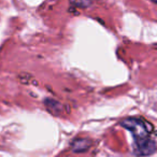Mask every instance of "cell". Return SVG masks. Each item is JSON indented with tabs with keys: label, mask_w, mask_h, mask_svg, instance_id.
I'll return each instance as SVG.
<instances>
[{
	"label": "cell",
	"mask_w": 157,
	"mask_h": 157,
	"mask_svg": "<svg viewBox=\"0 0 157 157\" xmlns=\"http://www.w3.org/2000/svg\"><path fill=\"white\" fill-rule=\"evenodd\" d=\"M121 124H122L123 127L131 131V133L135 136V139H142V138L148 137V135L153 129L150 123L147 124L140 118H126Z\"/></svg>",
	"instance_id": "1"
},
{
	"label": "cell",
	"mask_w": 157,
	"mask_h": 157,
	"mask_svg": "<svg viewBox=\"0 0 157 157\" xmlns=\"http://www.w3.org/2000/svg\"><path fill=\"white\" fill-rule=\"evenodd\" d=\"M156 150V143L154 140L148 137L142 139H136L135 142V153L138 156H148L153 154Z\"/></svg>",
	"instance_id": "2"
},
{
	"label": "cell",
	"mask_w": 157,
	"mask_h": 157,
	"mask_svg": "<svg viewBox=\"0 0 157 157\" xmlns=\"http://www.w3.org/2000/svg\"><path fill=\"white\" fill-rule=\"evenodd\" d=\"M90 142L87 139H76L72 142L71 148L73 152H85L90 148Z\"/></svg>",
	"instance_id": "3"
},
{
	"label": "cell",
	"mask_w": 157,
	"mask_h": 157,
	"mask_svg": "<svg viewBox=\"0 0 157 157\" xmlns=\"http://www.w3.org/2000/svg\"><path fill=\"white\" fill-rule=\"evenodd\" d=\"M46 108H48V111H51L53 114H59L61 111V105L58 103L57 101L53 100V99H45L44 100Z\"/></svg>",
	"instance_id": "4"
},
{
	"label": "cell",
	"mask_w": 157,
	"mask_h": 157,
	"mask_svg": "<svg viewBox=\"0 0 157 157\" xmlns=\"http://www.w3.org/2000/svg\"><path fill=\"white\" fill-rule=\"evenodd\" d=\"M74 3L80 8H86V7H88V6H90L92 1H90V0H76Z\"/></svg>",
	"instance_id": "5"
}]
</instances>
